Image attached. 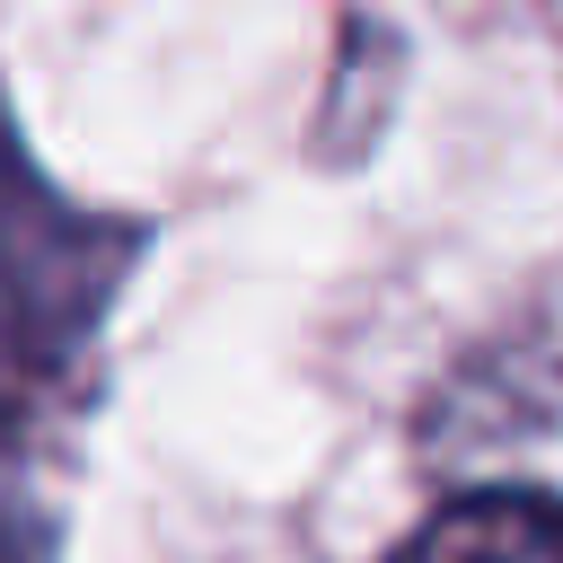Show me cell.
Segmentation results:
<instances>
[{"label": "cell", "instance_id": "cell-1", "mask_svg": "<svg viewBox=\"0 0 563 563\" xmlns=\"http://www.w3.org/2000/svg\"><path fill=\"white\" fill-rule=\"evenodd\" d=\"M132 246H141V229L62 202L26 167L18 132L0 114V369H18V378L70 369V352L106 317Z\"/></svg>", "mask_w": 563, "mask_h": 563}, {"label": "cell", "instance_id": "cell-2", "mask_svg": "<svg viewBox=\"0 0 563 563\" xmlns=\"http://www.w3.org/2000/svg\"><path fill=\"white\" fill-rule=\"evenodd\" d=\"M387 563H563V493L545 484L449 493Z\"/></svg>", "mask_w": 563, "mask_h": 563}, {"label": "cell", "instance_id": "cell-3", "mask_svg": "<svg viewBox=\"0 0 563 563\" xmlns=\"http://www.w3.org/2000/svg\"><path fill=\"white\" fill-rule=\"evenodd\" d=\"M0 563H44V537L26 528V510H18L9 484H0Z\"/></svg>", "mask_w": 563, "mask_h": 563}]
</instances>
